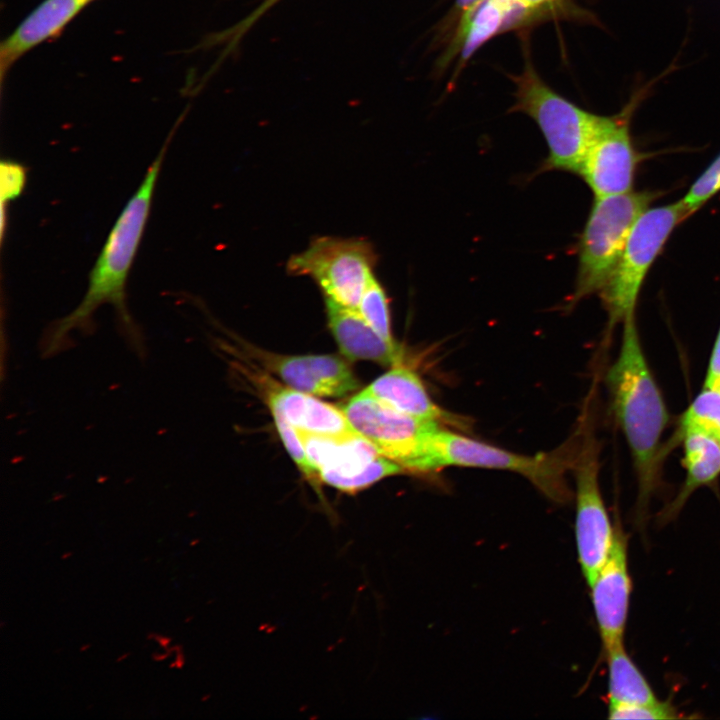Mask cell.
<instances>
[{
  "label": "cell",
  "mask_w": 720,
  "mask_h": 720,
  "mask_svg": "<svg viewBox=\"0 0 720 720\" xmlns=\"http://www.w3.org/2000/svg\"><path fill=\"white\" fill-rule=\"evenodd\" d=\"M623 323L620 352L608 371L607 384L638 476L640 518L656 487L658 447L668 413L644 357L634 315Z\"/></svg>",
  "instance_id": "6da1fadb"
},
{
  "label": "cell",
  "mask_w": 720,
  "mask_h": 720,
  "mask_svg": "<svg viewBox=\"0 0 720 720\" xmlns=\"http://www.w3.org/2000/svg\"><path fill=\"white\" fill-rule=\"evenodd\" d=\"M165 143L150 165L141 184L126 203L111 229L90 272L87 292L79 305L54 323L49 330L45 351H56L66 335L88 325L101 305L114 306L127 332L135 328L126 307V282L150 213L154 190L166 154Z\"/></svg>",
  "instance_id": "7a4b0ae2"
},
{
  "label": "cell",
  "mask_w": 720,
  "mask_h": 720,
  "mask_svg": "<svg viewBox=\"0 0 720 720\" xmlns=\"http://www.w3.org/2000/svg\"><path fill=\"white\" fill-rule=\"evenodd\" d=\"M515 86L513 112L531 117L549 149L543 170L579 172L593 138L599 115L570 102L539 76L527 60L520 74L510 75Z\"/></svg>",
  "instance_id": "3957f363"
},
{
  "label": "cell",
  "mask_w": 720,
  "mask_h": 720,
  "mask_svg": "<svg viewBox=\"0 0 720 720\" xmlns=\"http://www.w3.org/2000/svg\"><path fill=\"white\" fill-rule=\"evenodd\" d=\"M571 449L559 448L534 456L518 454L439 427L431 439V472L444 467L506 470L527 478L549 499H570L565 472L575 463Z\"/></svg>",
  "instance_id": "277c9868"
},
{
  "label": "cell",
  "mask_w": 720,
  "mask_h": 720,
  "mask_svg": "<svg viewBox=\"0 0 720 720\" xmlns=\"http://www.w3.org/2000/svg\"><path fill=\"white\" fill-rule=\"evenodd\" d=\"M655 197L650 191L631 190L595 198L580 239L572 304L604 288L634 224Z\"/></svg>",
  "instance_id": "5b68a950"
},
{
  "label": "cell",
  "mask_w": 720,
  "mask_h": 720,
  "mask_svg": "<svg viewBox=\"0 0 720 720\" xmlns=\"http://www.w3.org/2000/svg\"><path fill=\"white\" fill-rule=\"evenodd\" d=\"M688 216L690 214L679 200L648 208L638 218L612 275L600 291L611 324L634 315L646 275L672 231Z\"/></svg>",
  "instance_id": "8992f818"
},
{
  "label": "cell",
  "mask_w": 720,
  "mask_h": 720,
  "mask_svg": "<svg viewBox=\"0 0 720 720\" xmlns=\"http://www.w3.org/2000/svg\"><path fill=\"white\" fill-rule=\"evenodd\" d=\"M376 262V253L369 241L324 236L290 257L287 271L314 280L325 299L357 310L365 289L375 278Z\"/></svg>",
  "instance_id": "52a82bcc"
},
{
  "label": "cell",
  "mask_w": 720,
  "mask_h": 720,
  "mask_svg": "<svg viewBox=\"0 0 720 720\" xmlns=\"http://www.w3.org/2000/svg\"><path fill=\"white\" fill-rule=\"evenodd\" d=\"M341 408L353 428L380 455L405 471L431 472V439L440 423L398 412L366 389L350 398Z\"/></svg>",
  "instance_id": "ba28073f"
},
{
  "label": "cell",
  "mask_w": 720,
  "mask_h": 720,
  "mask_svg": "<svg viewBox=\"0 0 720 720\" xmlns=\"http://www.w3.org/2000/svg\"><path fill=\"white\" fill-rule=\"evenodd\" d=\"M307 458L323 482L353 494L405 470L380 455L363 436L329 437L296 430Z\"/></svg>",
  "instance_id": "9c48e42d"
},
{
  "label": "cell",
  "mask_w": 720,
  "mask_h": 720,
  "mask_svg": "<svg viewBox=\"0 0 720 720\" xmlns=\"http://www.w3.org/2000/svg\"><path fill=\"white\" fill-rule=\"evenodd\" d=\"M642 96L641 89L618 114L599 116L578 172L595 198L631 191L638 158L631 140L629 124Z\"/></svg>",
  "instance_id": "30bf717a"
},
{
  "label": "cell",
  "mask_w": 720,
  "mask_h": 720,
  "mask_svg": "<svg viewBox=\"0 0 720 720\" xmlns=\"http://www.w3.org/2000/svg\"><path fill=\"white\" fill-rule=\"evenodd\" d=\"M575 473V539L582 574L590 585L610 553L615 534L600 491L598 449L593 443L577 454Z\"/></svg>",
  "instance_id": "8fae6325"
},
{
  "label": "cell",
  "mask_w": 720,
  "mask_h": 720,
  "mask_svg": "<svg viewBox=\"0 0 720 720\" xmlns=\"http://www.w3.org/2000/svg\"><path fill=\"white\" fill-rule=\"evenodd\" d=\"M589 587L603 649L624 643L632 580L627 536L619 525L615 526L610 553Z\"/></svg>",
  "instance_id": "7c38bea8"
},
{
  "label": "cell",
  "mask_w": 720,
  "mask_h": 720,
  "mask_svg": "<svg viewBox=\"0 0 720 720\" xmlns=\"http://www.w3.org/2000/svg\"><path fill=\"white\" fill-rule=\"evenodd\" d=\"M259 359L287 386L317 397H342L359 387L348 363L336 355L259 352Z\"/></svg>",
  "instance_id": "4fadbf2b"
},
{
  "label": "cell",
  "mask_w": 720,
  "mask_h": 720,
  "mask_svg": "<svg viewBox=\"0 0 720 720\" xmlns=\"http://www.w3.org/2000/svg\"><path fill=\"white\" fill-rule=\"evenodd\" d=\"M93 0H43L0 44L1 82L26 53L57 37Z\"/></svg>",
  "instance_id": "5bb4252c"
},
{
  "label": "cell",
  "mask_w": 720,
  "mask_h": 720,
  "mask_svg": "<svg viewBox=\"0 0 720 720\" xmlns=\"http://www.w3.org/2000/svg\"><path fill=\"white\" fill-rule=\"evenodd\" d=\"M264 383L269 408L280 411L296 430L329 437L359 435L342 408L289 386H281L270 380Z\"/></svg>",
  "instance_id": "9a60e30c"
},
{
  "label": "cell",
  "mask_w": 720,
  "mask_h": 720,
  "mask_svg": "<svg viewBox=\"0 0 720 720\" xmlns=\"http://www.w3.org/2000/svg\"><path fill=\"white\" fill-rule=\"evenodd\" d=\"M325 306L329 329L346 358L389 367L403 363L401 347L386 341L357 310L328 299H325Z\"/></svg>",
  "instance_id": "2e32d148"
},
{
  "label": "cell",
  "mask_w": 720,
  "mask_h": 720,
  "mask_svg": "<svg viewBox=\"0 0 720 720\" xmlns=\"http://www.w3.org/2000/svg\"><path fill=\"white\" fill-rule=\"evenodd\" d=\"M532 15L514 0H483L469 19L456 27L451 45L443 55V63L460 54L458 71L473 54L491 38L515 25H520Z\"/></svg>",
  "instance_id": "e0dca14e"
},
{
  "label": "cell",
  "mask_w": 720,
  "mask_h": 720,
  "mask_svg": "<svg viewBox=\"0 0 720 720\" xmlns=\"http://www.w3.org/2000/svg\"><path fill=\"white\" fill-rule=\"evenodd\" d=\"M365 389L379 401L403 414L440 424L459 423L458 417L431 399L420 377L404 363L392 366Z\"/></svg>",
  "instance_id": "ac0fdd59"
},
{
  "label": "cell",
  "mask_w": 720,
  "mask_h": 720,
  "mask_svg": "<svg viewBox=\"0 0 720 720\" xmlns=\"http://www.w3.org/2000/svg\"><path fill=\"white\" fill-rule=\"evenodd\" d=\"M682 430L687 477L666 511L668 518L678 513L696 489L712 482L720 474V442L696 428Z\"/></svg>",
  "instance_id": "d6986e66"
},
{
  "label": "cell",
  "mask_w": 720,
  "mask_h": 720,
  "mask_svg": "<svg viewBox=\"0 0 720 720\" xmlns=\"http://www.w3.org/2000/svg\"><path fill=\"white\" fill-rule=\"evenodd\" d=\"M608 669V707L658 702L649 682L629 656L625 644L604 648Z\"/></svg>",
  "instance_id": "ffe728a7"
},
{
  "label": "cell",
  "mask_w": 720,
  "mask_h": 720,
  "mask_svg": "<svg viewBox=\"0 0 720 720\" xmlns=\"http://www.w3.org/2000/svg\"><path fill=\"white\" fill-rule=\"evenodd\" d=\"M696 428L720 442V392L704 388L683 415L682 428Z\"/></svg>",
  "instance_id": "44dd1931"
},
{
  "label": "cell",
  "mask_w": 720,
  "mask_h": 720,
  "mask_svg": "<svg viewBox=\"0 0 720 720\" xmlns=\"http://www.w3.org/2000/svg\"><path fill=\"white\" fill-rule=\"evenodd\" d=\"M357 311L386 341L392 344L396 343L391 332L388 297L376 277L365 289Z\"/></svg>",
  "instance_id": "7402d4cb"
},
{
  "label": "cell",
  "mask_w": 720,
  "mask_h": 720,
  "mask_svg": "<svg viewBox=\"0 0 720 720\" xmlns=\"http://www.w3.org/2000/svg\"><path fill=\"white\" fill-rule=\"evenodd\" d=\"M281 0H263L249 14L234 25L211 34L205 47L223 46L222 58L232 53L252 27Z\"/></svg>",
  "instance_id": "603a6c76"
},
{
  "label": "cell",
  "mask_w": 720,
  "mask_h": 720,
  "mask_svg": "<svg viewBox=\"0 0 720 720\" xmlns=\"http://www.w3.org/2000/svg\"><path fill=\"white\" fill-rule=\"evenodd\" d=\"M279 436L297 467L314 487L317 489L320 479L317 472L311 466L303 444L296 429L286 420L280 411L270 408Z\"/></svg>",
  "instance_id": "cb8c5ba5"
},
{
  "label": "cell",
  "mask_w": 720,
  "mask_h": 720,
  "mask_svg": "<svg viewBox=\"0 0 720 720\" xmlns=\"http://www.w3.org/2000/svg\"><path fill=\"white\" fill-rule=\"evenodd\" d=\"M720 191V154L710 163L681 199L691 215Z\"/></svg>",
  "instance_id": "d4e9b609"
},
{
  "label": "cell",
  "mask_w": 720,
  "mask_h": 720,
  "mask_svg": "<svg viewBox=\"0 0 720 720\" xmlns=\"http://www.w3.org/2000/svg\"><path fill=\"white\" fill-rule=\"evenodd\" d=\"M609 719H676L679 714L670 703L659 700L651 704L608 707Z\"/></svg>",
  "instance_id": "484cf974"
},
{
  "label": "cell",
  "mask_w": 720,
  "mask_h": 720,
  "mask_svg": "<svg viewBox=\"0 0 720 720\" xmlns=\"http://www.w3.org/2000/svg\"><path fill=\"white\" fill-rule=\"evenodd\" d=\"M1 207L18 197L24 189L26 181L25 168L11 160L1 162Z\"/></svg>",
  "instance_id": "4316f807"
},
{
  "label": "cell",
  "mask_w": 720,
  "mask_h": 720,
  "mask_svg": "<svg viewBox=\"0 0 720 720\" xmlns=\"http://www.w3.org/2000/svg\"><path fill=\"white\" fill-rule=\"evenodd\" d=\"M720 380V329L711 354L704 388H712Z\"/></svg>",
  "instance_id": "83f0119b"
},
{
  "label": "cell",
  "mask_w": 720,
  "mask_h": 720,
  "mask_svg": "<svg viewBox=\"0 0 720 720\" xmlns=\"http://www.w3.org/2000/svg\"><path fill=\"white\" fill-rule=\"evenodd\" d=\"M483 0H455L452 16L458 17V26L466 22Z\"/></svg>",
  "instance_id": "f1b7e54d"
},
{
  "label": "cell",
  "mask_w": 720,
  "mask_h": 720,
  "mask_svg": "<svg viewBox=\"0 0 720 720\" xmlns=\"http://www.w3.org/2000/svg\"><path fill=\"white\" fill-rule=\"evenodd\" d=\"M516 3L521 5L523 8L536 12L537 10L544 9L547 6L552 5L556 0H514Z\"/></svg>",
  "instance_id": "f546056e"
},
{
  "label": "cell",
  "mask_w": 720,
  "mask_h": 720,
  "mask_svg": "<svg viewBox=\"0 0 720 720\" xmlns=\"http://www.w3.org/2000/svg\"><path fill=\"white\" fill-rule=\"evenodd\" d=\"M185 658L182 652L176 653L175 660L169 664L171 669H182L184 667Z\"/></svg>",
  "instance_id": "4dcf8cb0"
},
{
  "label": "cell",
  "mask_w": 720,
  "mask_h": 720,
  "mask_svg": "<svg viewBox=\"0 0 720 720\" xmlns=\"http://www.w3.org/2000/svg\"><path fill=\"white\" fill-rule=\"evenodd\" d=\"M154 640L160 645V647H162L163 649H165V648L169 647L172 638H171V637H167V636H163V635H160V634H156Z\"/></svg>",
  "instance_id": "1f68e13d"
},
{
  "label": "cell",
  "mask_w": 720,
  "mask_h": 720,
  "mask_svg": "<svg viewBox=\"0 0 720 720\" xmlns=\"http://www.w3.org/2000/svg\"><path fill=\"white\" fill-rule=\"evenodd\" d=\"M165 650V649H164ZM170 652L165 650L164 653L155 652L152 654V659L156 662H162L170 656Z\"/></svg>",
  "instance_id": "d6a6232c"
},
{
  "label": "cell",
  "mask_w": 720,
  "mask_h": 720,
  "mask_svg": "<svg viewBox=\"0 0 720 720\" xmlns=\"http://www.w3.org/2000/svg\"><path fill=\"white\" fill-rule=\"evenodd\" d=\"M130 656V652H126L117 657L116 663H120Z\"/></svg>",
  "instance_id": "836d02e7"
},
{
  "label": "cell",
  "mask_w": 720,
  "mask_h": 720,
  "mask_svg": "<svg viewBox=\"0 0 720 720\" xmlns=\"http://www.w3.org/2000/svg\"><path fill=\"white\" fill-rule=\"evenodd\" d=\"M72 555H73V552H71V551L64 552V553L61 555V559H62V560H66V559L70 558Z\"/></svg>",
  "instance_id": "e575fe53"
},
{
  "label": "cell",
  "mask_w": 720,
  "mask_h": 720,
  "mask_svg": "<svg viewBox=\"0 0 720 720\" xmlns=\"http://www.w3.org/2000/svg\"><path fill=\"white\" fill-rule=\"evenodd\" d=\"M90 647H91V644L86 643V644H83V645L79 648V650H80V652H85V651H87Z\"/></svg>",
  "instance_id": "d590c367"
},
{
  "label": "cell",
  "mask_w": 720,
  "mask_h": 720,
  "mask_svg": "<svg viewBox=\"0 0 720 720\" xmlns=\"http://www.w3.org/2000/svg\"><path fill=\"white\" fill-rule=\"evenodd\" d=\"M157 633L149 632L147 634V640H154Z\"/></svg>",
  "instance_id": "8d00e7d4"
},
{
  "label": "cell",
  "mask_w": 720,
  "mask_h": 720,
  "mask_svg": "<svg viewBox=\"0 0 720 720\" xmlns=\"http://www.w3.org/2000/svg\"><path fill=\"white\" fill-rule=\"evenodd\" d=\"M710 389H715L720 392V380H718Z\"/></svg>",
  "instance_id": "74e56055"
},
{
  "label": "cell",
  "mask_w": 720,
  "mask_h": 720,
  "mask_svg": "<svg viewBox=\"0 0 720 720\" xmlns=\"http://www.w3.org/2000/svg\"><path fill=\"white\" fill-rule=\"evenodd\" d=\"M193 617H188L184 620L185 623H188Z\"/></svg>",
  "instance_id": "f35d334b"
},
{
  "label": "cell",
  "mask_w": 720,
  "mask_h": 720,
  "mask_svg": "<svg viewBox=\"0 0 720 720\" xmlns=\"http://www.w3.org/2000/svg\"><path fill=\"white\" fill-rule=\"evenodd\" d=\"M5 626V622H1V628Z\"/></svg>",
  "instance_id": "ab89813d"
}]
</instances>
